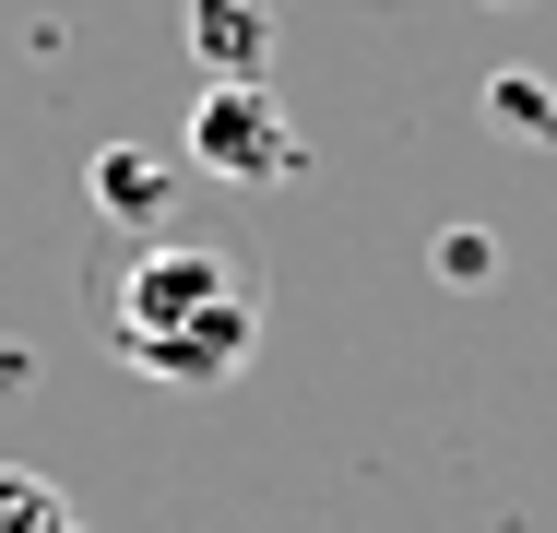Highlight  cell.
Instances as JSON below:
<instances>
[{"label":"cell","instance_id":"1","mask_svg":"<svg viewBox=\"0 0 557 533\" xmlns=\"http://www.w3.org/2000/svg\"><path fill=\"white\" fill-rule=\"evenodd\" d=\"M190 166H214L237 190L285 178V166H297V131H285L273 84H202V107H190Z\"/></svg>","mask_w":557,"mask_h":533},{"label":"cell","instance_id":"2","mask_svg":"<svg viewBox=\"0 0 557 533\" xmlns=\"http://www.w3.org/2000/svg\"><path fill=\"white\" fill-rule=\"evenodd\" d=\"M214 297H237V273H225L214 249H143L131 273H119V356H143V344H166L178 320H202Z\"/></svg>","mask_w":557,"mask_h":533},{"label":"cell","instance_id":"3","mask_svg":"<svg viewBox=\"0 0 557 533\" xmlns=\"http://www.w3.org/2000/svg\"><path fill=\"white\" fill-rule=\"evenodd\" d=\"M249 332H261V320H249V297H214L202 320H178L166 344H143L131 368H154V380H178V392H214V380H237V368H249Z\"/></svg>","mask_w":557,"mask_h":533},{"label":"cell","instance_id":"4","mask_svg":"<svg viewBox=\"0 0 557 533\" xmlns=\"http://www.w3.org/2000/svg\"><path fill=\"white\" fill-rule=\"evenodd\" d=\"M190 48L214 84H273V12L249 0H190Z\"/></svg>","mask_w":557,"mask_h":533},{"label":"cell","instance_id":"5","mask_svg":"<svg viewBox=\"0 0 557 533\" xmlns=\"http://www.w3.org/2000/svg\"><path fill=\"white\" fill-rule=\"evenodd\" d=\"M166 190H178V166H154V154H131V142L96 154V202H108V225H154Z\"/></svg>","mask_w":557,"mask_h":533},{"label":"cell","instance_id":"6","mask_svg":"<svg viewBox=\"0 0 557 533\" xmlns=\"http://www.w3.org/2000/svg\"><path fill=\"white\" fill-rule=\"evenodd\" d=\"M60 522V486H48V474H12V462H0V533H48Z\"/></svg>","mask_w":557,"mask_h":533},{"label":"cell","instance_id":"7","mask_svg":"<svg viewBox=\"0 0 557 533\" xmlns=\"http://www.w3.org/2000/svg\"><path fill=\"white\" fill-rule=\"evenodd\" d=\"M498 119H522V131H534V142H546V131H557V107H546V84H522V72H510V84H498Z\"/></svg>","mask_w":557,"mask_h":533},{"label":"cell","instance_id":"8","mask_svg":"<svg viewBox=\"0 0 557 533\" xmlns=\"http://www.w3.org/2000/svg\"><path fill=\"white\" fill-rule=\"evenodd\" d=\"M48 533H84V522H72V510H60V522H48Z\"/></svg>","mask_w":557,"mask_h":533}]
</instances>
